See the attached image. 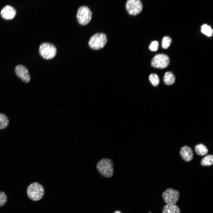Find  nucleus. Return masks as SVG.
Here are the masks:
<instances>
[{
    "instance_id": "aec40b11",
    "label": "nucleus",
    "mask_w": 213,
    "mask_h": 213,
    "mask_svg": "<svg viewBox=\"0 0 213 213\" xmlns=\"http://www.w3.org/2000/svg\"><path fill=\"white\" fill-rule=\"evenodd\" d=\"M7 201V196L4 192L0 191V207L4 206Z\"/></svg>"
},
{
    "instance_id": "1a4fd4ad",
    "label": "nucleus",
    "mask_w": 213,
    "mask_h": 213,
    "mask_svg": "<svg viewBox=\"0 0 213 213\" xmlns=\"http://www.w3.org/2000/svg\"><path fill=\"white\" fill-rule=\"evenodd\" d=\"M14 72L16 76L23 82L26 83L30 82V75L28 69L25 66L21 64L17 65L14 68Z\"/></svg>"
},
{
    "instance_id": "6e6552de",
    "label": "nucleus",
    "mask_w": 213,
    "mask_h": 213,
    "mask_svg": "<svg viewBox=\"0 0 213 213\" xmlns=\"http://www.w3.org/2000/svg\"><path fill=\"white\" fill-rule=\"evenodd\" d=\"M142 4L139 0H128L126 4V8L128 13L136 15L140 13L142 10Z\"/></svg>"
},
{
    "instance_id": "0eeeda50",
    "label": "nucleus",
    "mask_w": 213,
    "mask_h": 213,
    "mask_svg": "<svg viewBox=\"0 0 213 213\" xmlns=\"http://www.w3.org/2000/svg\"><path fill=\"white\" fill-rule=\"evenodd\" d=\"M170 62L168 57L166 55L160 54L155 55L151 62V66L155 68L163 69L166 67Z\"/></svg>"
},
{
    "instance_id": "20e7f679",
    "label": "nucleus",
    "mask_w": 213,
    "mask_h": 213,
    "mask_svg": "<svg viewBox=\"0 0 213 213\" xmlns=\"http://www.w3.org/2000/svg\"><path fill=\"white\" fill-rule=\"evenodd\" d=\"M39 53L41 56L46 59H50L56 55L57 49L53 44L49 42L41 43L39 47Z\"/></svg>"
},
{
    "instance_id": "4be33fe9",
    "label": "nucleus",
    "mask_w": 213,
    "mask_h": 213,
    "mask_svg": "<svg viewBox=\"0 0 213 213\" xmlns=\"http://www.w3.org/2000/svg\"><path fill=\"white\" fill-rule=\"evenodd\" d=\"M114 213H121L120 211H116Z\"/></svg>"
},
{
    "instance_id": "412c9836",
    "label": "nucleus",
    "mask_w": 213,
    "mask_h": 213,
    "mask_svg": "<svg viewBox=\"0 0 213 213\" xmlns=\"http://www.w3.org/2000/svg\"><path fill=\"white\" fill-rule=\"evenodd\" d=\"M159 46V42L156 41H152L149 46V49L152 51H156Z\"/></svg>"
},
{
    "instance_id": "39448f33",
    "label": "nucleus",
    "mask_w": 213,
    "mask_h": 213,
    "mask_svg": "<svg viewBox=\"0 0 213 213\" xmlns=\"http://www.w3.org/2000/svg\"><path fill=\"white\" fill-rule=\"evenodd\" d=\"M92 12L90 9L85 5L80 6L78 8L76 17L78 23L82 25L88 24L92 17Z\"/></svg>"
},
{
    "instance_id": "f3484780",
    "label": "nucleus",
    "mask_w": 213,
    "mask_h": 213,
    "mask_svg": "<svg viewBox=\"0 0 213 213\" xmlns=\"http://www.w3.org/2000/svg\"><path fill=\"white\" fill-rule=\"evenodd\" d=\"M201 31L203 33L208 36H211L212 34L213 30L211 27L206 24L201 26Z\"/></svg>"
},
{
    "instance_id": "7ed1b4c3",
    "label": "nucleus",
    "mask_w": 213,
    "mask_h": 213,
    "mask_svg": "<svg viewBox=\"0 0 213 213\" xmlns=\"http://www.w3.org/2000/svg\"><path fill=\"white\" fill-rule=\"evenodd\" d=\"M107 38L106 35L103 33H97L92 35L88 41L90 47L94 50H98L103 47L106 45Z\"/></svg>"
},
{
    "instance_id": "f03ea898",
    "label": "nucleus",
    "mask_w": 213,
    "mask_h": 213,
    "mask_svg": "<svg viewBox=\"0 0 213 213\" xmlns=\"http://www.w3.org/2000/svg\"><path fill=\"white\" fill-rule=\"evenodd\" d=\"M28 197L31 200L36 201L41 200L44 193V189L39 183L35 182L30 184L27 189Z\"/></svg>"
},
{
    "instance_id": "9b49d317",
    "label": "nucleus",
    "mask_w": 213,
    "mask_h": 213,
    "mask_svg": "<svg viewBox=\"0 0 213 213\" xmlns=\"http://www.w3.org/2000/svg\"><path fill=\"white\" fill-rule=\"evenodd\" d=\"M180 153L182 158L186 162H190L193 158V151L191 147L188 146H184L182 147Z\"/></svg>"
},
{
    "instance_id": "2eb2a0df",
    "label": "nucleus",
    "mask_w": 213,
    "mask_h": 213,
    "mask_svg": "<svg viewBox=\"0 0 213 213\" xmlns=\"http://www.w3.org/2000/svg\"><path fill=\"white\" fill-rule=\"evenodd\" d=\"M201 164L203 166H208L213 164V155L209 154L205 156L201 159Z\"/></svg>"
},
{
    "instance_id": "4468645a",
    "label": "nucleus",
    "mask_w": 213,
    "mask_h": 213,
    "mask_svg": "<svg viewBox=\"0 0 213 213\" xmlns=\"http://www.w3.org/2000/svg\"><path fill=\"white\" fill-rule=\"evenodd\" d=\"M194 149L196 153L200 156H204L208 152V150L206 147L202 143L196 145L195 146Z\"/></svg>"
},
{
    "instance_id": "6ab92c4d",
    "label": "nucleus",
    "mask_w": 213,
    "mask_h": 213,
    "mask_svg": "<svg viewBox=\"0 0 213 213\" xmlns=\"http://www.w3.org/2000/svg\"><path fill=\"white\" fill-rule=\"evenodd\" d=\"M171 42L172 40L170 37L168 36L164 37L162 41V47L165 49H167L170 46Z\"/></svg>"
},
{
    "instance_id": "f257e3e1",
    "label": "nucleus",
    "mask_w": 213,
    "mask_h": 213,
    "mask_svg": "<svg viewBox=\"0 0 213 213\" xmlns=\"http://www.w3.org/2000/svg\"><path fill=\"white\" fill-rule=\"evenodd\" d=\"M96 167L99 172L104 177L110 178L114 174L113 163L109 159H102L98 162Z\"/></svg>"
},
{
    "instance_id": "a211bd4d",
    "label": "nucleus",
    "mask_w": 213,
    "mask_h": 213,
    "mask_svg": "<svg viewBox=\"0 0 213 213\" xmlns=\"http://www.w3.org/2000/svg\"><path fill=\"white\" fill-rule=\"evenodd\" d=\"M149 79L152 85L154 86H157L159 83V78L156 74H151L149 76Z\"/></svg>"
},
{
    "instance_id": "ddd939ff",
    "label": "nucleus",
    "mask_w": 213,
    "mask_h": 213,
    "mask_svg": "<svg viewBox=\"0 0 213 213\" xmlns=\"http://www.w3.org/2000/svg\"><path fill=\"white\" fill-rule=\"evenodd\" d=\"M175 79L174 75L171 72H167L164 74L163 81L164 83L167 85H170L173 84Z\"/></svg>"
},
{
    "instance_id": "9d476101",
    "label": "nucleus",
    "mask_w": 213,
    "mask_h": 213,
    "mask_svg": "<svg viewBox=\"0 0 213 213\" xmlns=\"http://www.w3.org/2000/svg\"><path fill=\"white\" fill-rule=\"evenodd\" d=\"M16 11L12 6L7 5L4 7L1 11V14L4 19L7 20L13 18L16 15Z\"/></svg>"
},
{
    "instance_id": "423d86ee",
    "label": "nucleus",
    "mask_w": 213,
    "mask_h": 213,
    "mask_svg": "<svg viewBox=\"0 0 213 213\" xmlns=\"http://www.w3.org/2000/svg\"><path fill=\"white\" fill-rule=\"evenodd\" d=\"M162 196L166 204H175L179 199L180 193L178 190L168 188L163 192Z\"/></svg>"
},
{
    "instance_id": "f8f14e48",
    "label": "nucleus",
    "mask_w": 213,
    "mask_h": 213,
    "mask_svg": "<svg viewBox=\"0 0 213 213\" xmlns=\"http://www.w3.org/2000/svg\"><path fill=\"white\" fill-rule=\"evenodd\" d=\"M180 208L175 204H166L163 207L162 213H180Z\"/></svg>"
},
{
    "instance_id": "dca6fc26",
    "label": "nucleus",
    "mask_w": 213,
    "mask_h": 213,
    "mask_svg": "<svg viewBox=\"0 0 213 213\" xmlns=\"http://www.w3.org/2000/svg\"><path fill=\"white\" fill-rule=\"evenodd\" d=\"M9 123V120L7 116L3 113H0V129L6 128Z\"/></svg>"
}]
</instances>
